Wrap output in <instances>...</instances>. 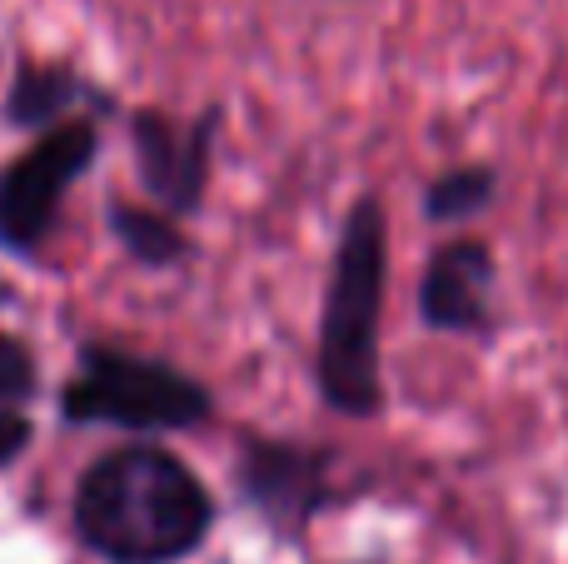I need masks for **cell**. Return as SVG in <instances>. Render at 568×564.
<instances>
[{
  "instance_id": "cell-6",
  "label": "cell",
  "mask_w": 568,
  "mask_h": 564,
  "mask_svg": "<svg viewBox=\"0 0 568 564\" xmlns=\"http://www.w3.org/2000/svg\"><path fill=\"white\" fill-rule=\"evenodd\" d=\"M235 485L270 525L304 530L334 500V450L250 435L235 460Z\"/></svg>"
},
{
  "instance_id": "cell-13",
  "label": "cell",
  "mask_w": 568,
  "mask_h": 564,
  "mask_svg": "<svg viewBox=\"0 0 568 564\" xmlns=\"http://www.w3.org/2000/svg\"><path fill=\"white\" fill-rule=\"evenodd\" d=\"M0 305H16V290H10L6 280H0Z\"/></svg>"
},
{
  "instance_id": "cell-9",
  "label": "cell",
  "mask_w": 568,
  "mask_h": 564,
  "mask_svg": "<svg viewBox=\"0 0 568 564\" xmlns=\"http://www.w3.org/2000/svg\"><path fill=\"white\" fill-rule=\"evenodd\" d=\"M105 220H110L115 245L145 270H175L195 255V245H190V235H185V220L170 215V210H160L155 200L135 205V200L115 195L110 210H105Z\"/></svg>"
},
{
  "instance_id": "cell-12",
  "label": "cell",
  "mask_w": 568,
  "mask_h": 564,
  "mask_svg": "<svg viewBox=\"0 0 568 564\" xmlns=\"http://www.w3.org/2000/svg\"><path fill=\"white\" fill-rule=\"evenodd\" d=\"M30 445H36V420L20 405H0V475L16 470Z\"/></svg>"
},
{
  "instance_id": "cell-1",
  "label": "cell",
  "mask_w": 568,
  "mask_h": 564,
  "mask_svg": "<svg viewBox=\"0 0 568 564\" xmlns=\"http://www.w3.org/2000/svg\"><path fill=\"white\" fill-rule=\"evenodd\" d=\"M210 485L155 440L90 460L70 495V530L105 564H180L215 530Z\"/></svg>"
},
{
  "instance_id": "cell-5",
  "label": "cell",
  "mask_w": 568,
  "mask_h": 564,
  "mask_svg": "<svg viewBox=\"0 0 568 564\" xmlns=\"http://www.w3.org/2000/svg\"><path fill=\"white\" fill-rule=\"evenodd\" d=\"M220 120H225L220 105H210L205 115H170L155 105H135L125 115L135 175L160 210L180 220L200 215L210 195V175H215Z\"/></svg>"
},
{
  "instance_id": "cell-10",
  "label": "cell",
  "mask_w": 568,
  "mask_h": 564,
  "mask_svg": "<svg viewBox=\"0 0 568 564\" xmlns=\"http://www.w3.org/2000/svg\"><path fill=\"white\" fill-rule=\"evenodd\" d=\"M494 195H499V175L489 165H449L424 185V215L434 225H459V220L484 215Z\"/></svg>"
},
{
  "instance_id": "cell-11",
  "label": "cell",
  "mask_w": 568,
  "mask_h": 564,
  "mask_svg": "<svg viewBox=\"0 0 568 564\" xmlns=\"http://www.w3.org/2000/svg\"><path fill=\"white\" fill-rule=\"evenodd\" d=\"M40 395V360L20 335L0 330V405H20Z\"/></svg>"
},
{
  "instance_id": "cell-2",
  "label": "cell",
  "mask_w": 568,
  "mask_h": 564,
  "mask_svg": "<svg viewBox=\"0 0 568 564\" xmlns=\"http://www.w3.org/2000/svg\"><path fill=\"white\" fill-rule=\"evenodd\" d=\"M389 295V215L379 195H359L339 220L329 285L314 340V385L344 420H374L384 410L379 320Z\"/></svg>"
},
{
  "instance_id": "cell-7",
  "label": "cell",
  "mask_w": 568,
  "mask_h": 564,
  "mask_svg": "<svg viewBox=\"0 0 568 564\" xmlns=\"http://www.w3.org/2000/svg\"><path fill=\"white\" fill-rule=\"evenodd\" d=\"M494 275H499V260H494L489 240H444L419 275V320L439 335H489Z\"/></svg>"
},
{
  "instance_id": "cell-4",
  "label": "cell",
  "mask_w": 568,
  "mask_h": 564,
  "mask_svg": "<svg viewBox=\"0 0 568 564\" xmlns=\"http://www.w3.org/2000/svg\"><path fill=\"white\" fill-rule=\"evenodd\" d=\"M100 160L95 115H70L60 125L30 135L20 155L0 165V250L16 260L45 255L60 225V200L90 175Z\"/></svg>"
},
{
  "instance_id": "cell-8",
  "label": "cell",
  "mask_w": 568,
  "mask_h": 564,
  "mask_svg": "<svg viewBox=\"0 0 568 564\" xmlns=\"http://www.w3.org/2000/svg\"><path fill=\"white\" fill-rule=\"evenodd\" d=\"M90 110H115V95H105L95 80H85L75 66H65V60L20 56L0 115L16 130L40 135V130L60 125V120H70V115H90Z\"/></svg>"
},
{
  "instance_id": "cell-3",
  "label": "cell",
  "mask_w": 568,
  "mask_h": 564,
  "mask_svg": "<svg viewBox=\"0 0 568 564\" xmlns=\"http://www.w3.org/2000/svg\"><path fill=\"white\" fill-rule=\"evenodd\" d=\"M55 410L65 425H100L150 440L210 425L215 390L165 355H140L115 340H80L75 370L60 385Z\"/></svg>"
}]
</instances>
